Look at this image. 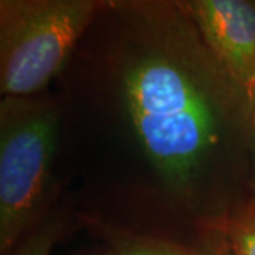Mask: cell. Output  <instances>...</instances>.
Segmentation results:
<instances>
[{"label":"cell","mask_w":255,"mask_h":255,"mask_svg":"<svg viewBox=\"0 0 255 255\" xmlns=\"http://www.w3.org/2000/svg\"><path fill=\"white\" fill-rule=\"evenodd\" d=\"M110 255H227L217 233V246L210 251L153 237H128Z\"/></svg>","instance_id":"6"},{"label":"cell","mask_w":255,"mask_h":255,"mask_svg":"<svg viewBox=\"0 0 255 255\" xmlns=\"http://www.w3.org/2000/svg\"><path fill=\"white\" fill-rule=\"evenodd\" d=\"M248 98V117H250V127L251 129H255V84L253 88L247 92Z\"/></svg>","instance_id":"9"},{"label":"cell","mask_w":255,"mask_h":255,"mask_svg":"<svg viewBox=\"0 0 255 255\" xmlns=\"http://www.w3.org/2000/svg\"><path fill=\"white\" fill-rule=\"evenodd\" d=\"M101 0H0V94L44 91L100 17Z\"/></svg>","instance_id":"3"},{"label":"cell","mask_w":255,"mask_h":255,"mask_svg":"<svg viewBox=\"0 0 255 255\" xmlns=\"http://www.w3.org/2000/svg\"><path fill=\"white\" fill-rule=\"evenodd\" d=\"M63 108L38 94L0 100V248L9 251L48 216Z\"/></svg>","instance_id":"2"},{"label":"cell","mask_w":255,"mask_h":255,"mask_svg":"<svg viewBox=\"0 0 255 255\" xmlns=\"http://www.w3.org/2000/svg\"><path fill=\"white\" fill-rule=\"evenodd\" d=\"M248 162H250V170H251V177H250V187H251V194L255 196V129H251L250 133V143H248Z\"/></svg>","instance_id":"8"},{"label":"cell","mask_w":255,"mask_h":255,"mask_svg":"<svg viewBox=\"0 0 255 255\" xmlns=\"http://www.w3.org/2000/svg\"><path fill=\"white\" fill-rule=\"evenodd\" d=\"M64 219L48 214L34 231L20 241L21 246L13 255H50L55 241L64 233Z\"/></svg>","instance_id":"7"},{"label":"cell","mask_w":255,"mask_h":255,"mask_svg":"<svg viewBox=\"0 0 255 255\" xmlns=\"http://www.w3.org/2000/svg\"><path fill=\"white\" fill-rule=\"evenodd\" d=\"M179 6L228 77L250 91L255 84V1L183 0Z\"/></svg>","instance_id":"4"},{"label":"cell","mask_w":255,"mask_h":255,"mask_svg":"<svg viewBox=\"0 0 255 255\" xmlns=\"http://www.w3.org/2000/svg\"><path fill=\"white\" fill-rule=\"evenodd\" d=\"M213 230H217L227 255H255L254 194L234 206Z\"/></svg>","instance_id":"5"},{"label":"cell","mask_w":255,"mask_h":255,"mask_svg":"<svg viewBox=\"0 0 255 255\" xmlns=\"http://www.w3.org/2000/svg\"><path fill=\"white\" fill-rule=\"evenodd\" d=\"M115 30L111 95L155 180L207 228L237 206L228 172L248 153L247 92L217 63L179 1H107Z\"/></svg>","instance_id":"1"}]
</instances>
